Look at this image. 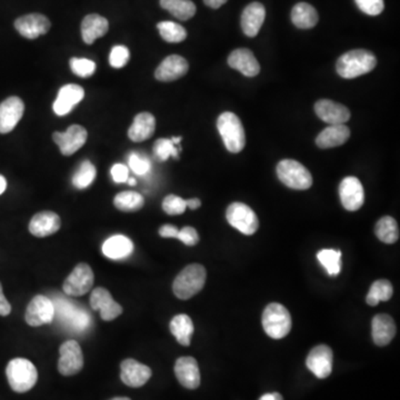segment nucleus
Returning <instances> with one entry per match:
<instances>
[{
	"label": "nucleus",
	"mask_w": 400,
	"mask_h": 400,
	"mask_svg": "<svg viewBox=\"0 0 400 400\" xmlns=\"http://www.w3.org/2000/svg\"><path fill=\"white\" fill-rule=\"evenodd\" d=\"M339 196L343 208L348 211H356L364 205V187L356 177H346L339 186Z\"/></svg>",
	"instance_id": "obj_13"
},
{
	"label": "nucleus",
	"mask_w": 400,
	"mask_h": 400,
	"mask_svg": "<svg viewBox=\"0 0 400 400\" xmlns=\"http://www.w3.org/2000/svg\"><path fill=\"white\" fill-rule=\"evenodd\" d=\"M61 226V220L57 213L52 211H42L33 217L29 223V232L34 236L42 237L50 236L56 234Z\"/></svg>",
	"instance_id": "obj_22"
},
{
	"label": "nucleus",
	"mask_w": 400,
	"mask_h": 400,
	"mask_svg": "<svg viewBox=\"0 0 400 400\" xmlns=\"http://www.w3.org/2000/svg\"><path fill=\"white\" fill-rule=\"evenodd\" d=\"M182 137H172V141L175 143V145H180V141H182Z\"/></svg>",
	"instance_id": "obj_53"
},
{
	"label": "nucleus",
	"mask_w": 400,
	"mask_h": 400,
	"mask_svg": "<svg viewBox=\"0 0 400 400\" xmlns=\"http://www.w3.org/2000/svg\"><path fill=\"white\" fill-rule=\"evenodd\" d=\"M85 97V90L83 87L75 83H69L60 88L57 99L54 102V112L58 116H66L73 110L76 105L83 100Z\"/></svg>",
	"instance_id": "obj_20"
},
{
	"label": "nucleus",
	"mask_w": 400,
	"mask_h": 400,
	"mask_svg": "<svg viewBox=\"0 0 400 400\" xmlns=\"http://www.w3.org/2000/svg\"><path fill=\"white\" fill-rule=\"evenodd\" d=\"M334 353L327 345L316 346L307 356V368L319 380H325L333 370Z\"/></svg>",
	"instance_id": "obj_11"
},
{
	"label": "nucleus",
	"mask_w": 400,
	"mask_h": 400,
	"mask_svg": "<svg viewBox=\"0 0 400 400\" xmlns=\"http://www.w3.org/2000/svg\"><path fill=\"white\" fill-rule=\"evenodd\" d=\"M314 112L322 122L330 125H341L348 122L351 112L347 107L329 99H320L314 104Z\"/></svg>",
	"instance_id": "obj_17"
},
{
	"label": "nucleus",
	"mask_w": 400,
	"mask_h": 400,
	"mask_svg": "<svg viewBox=\"0 0 400 400\" xmlns=\"http://www.w3.org/2000/svg\"><path fill=\"white\" fill-rule=\"evenodd\" d=\"M265 17L266 9L263 4L257 1L249 4L242 15V28L244 34L248 37L257 36L265 21Z\"/></svg>",
	"instance_id": "obj_23"
},
{
	"label": "nucleus",
	"mask_w": 400,
	"mask_h": 400,
	"mask_svg": "<svg viewBox=\"0 0 400 400\" xmlns=\"http://www.w3.org/2000/svg\"><path fill=\"white\" fill-rule=\"evenodd\" d=\"M129 49L125 46H114L110 52V63L112 67L122 68L127 65L129 60Z\"/></svg>",
	"instance_id": "obj_43"
},
{
	"label": "nucleus",
	"mask_w": 400,
	"mask_h": 400,
	"mask_svg": "<svg viewBox=\"0 0 400 400\" xmlns=\"http://www.w3.org/2000/svg\"><path fill=\"white\" fill-rule=\"evenodd\" d=\"M261 322L266 334L273 339H281L290 333V314L286 307L277 302H271L266 307Z\"/></svg>",
	"instance_id": "obj_5"
},
{
	"label": "nucleus",
	"mask_w": 400,
	"mask_h": 400,
	"mask_svg": "<svg viewBox=\"0 0 400 400\" xmlns=\"http://www.w3.org/2000/svg\"><path fill=\"white\" fill-rule=\"evenodd\" d=\"M170 331L182 346H189L194 334V324L187 314H177L170 322Z\"/></svg>",
	"instance_id": "obj_31"
},
{
	"label": "nucleus",
	"mask_w": 400,
	"mask_h": 400,
	"mask_svg": "<svg viewBox=\"0 0 400 400\" xmlns=\"http://www.w3.org/2000/svg\"><path fill=\"white\" fill-rule=\"evenodd\" d=\"M277 176L279 180L291 189H310L312 177L310 170L294 159H283L277 165Z\"/></svg>",
	"instance_id": "obj_6"
},
{
	"label": "nucleus",
	"mask_w": 400,
	"mask_h": 400,
	"mask_svg": "<svg viewBox=\"0 0 400 400\" xmlns=\"http://www.w3.org/2000/svg\"><path fill=\"white\" fill-rule=\"evenodd\" d=\"M94 273L90 266L79 264L73 268L71 275L68 276L63 285L65 294L69 296H83L88 294L94 285Z\"/></svg>",
	"instance_id": "obj_8"
},
{
	"label": "nucleus",
	"mask_w": 400,
	"mask_h": 400,
	"mask_svg": "<svg viewBox=\"0 0 400 400\" xmlns=\"http://www.w3.org/2000/svg\"><path fill=\"white\" fill-rule=\"evenodd\" d=\"M112 180L114 182H127L128 178H129V169L127 166L122 164H116L112 166Z\"/></svg>",
	"instance_id": "obj_46"
},
{
	"label": "nucleus",
	"mask_w": 400,
	"mask_h": 400,
	"mask_svg": "<svg viewBox=\"0 0 400 400\" xmlns=\"http://www.w3.org/2000/svg\"><path fill=\"white\" fill-rule=\"evenodd\" d=\"M6 188H7V182H6L5 177L0 175V195L5 192Z\"/></svg>",
	"instance_id": "obj_52"
},
{
	"label": "nucleus",
	"mask_w": 400,
	"mask_h": 400,
	"mask_svg": "<svg viewBox=\"0 0 400 400\" xmlns=\"http://www.w3.org/2000/svg\"><path fill=\"white\" fill-rule=\"evenodd\" d=\"M189 69L187 60L180 55H170L161 61L155 71L157 81L169 83L177 81L186 75Z\"/></svg>",
	"instance_id": "obj_19"
},
{
	"label": "nucleus",
	"mask_w": 400,
	"mask_h": 400,
	"mask_svg": "<svg viewBox=\"0 0 400 400\" xmlns=\"http://www.w3.org/2000/svg\"><path fill=\"white\" fill-rule=\"evenodd\" d=\"M396 324L389 314H380L375 316L372 322V335L377 346L388 345L395 337Z\"/></svg>",
	"instance_id": "obj_25"
},
{
	"label": "nucleus",
	"mask_w": 400,
	"mask_h": 400,
	"mask_svg": "<svg viewBox=\"0 0 400 400\" xmlns=\"http://www.w3.org/2000/svg\"><path fill=\"white\" fill-rule=\"evenodd\" d=\"M177 380L184 388L196 389L200 384V372L197 360L192 357H180L175 364Z\"/></svg>",
	"instance_id": "obj_21"
},
{
	"label": "nucleus",
	"mask_w": 400,
	"mask_h": 400,
	"mask_svg": "<svg viewBox=\"0 0 400 400\" xmlns=\"http://www.w3.org/2000/svg\"><path fill=\"white\" fill-rule=\"evenodd\" d=\"M351 137V130L347 126L330 125L325 128L316 138V143L322 149L334 148L343 145Z\"/></svg>",
	"instance_id": "obj_28"
},
{
	"label": "nucleus",
	"mask_w": 400,
	"mask_h": 400,
	"mask_svg": "<svg viewBox=\"0 0 400 400\" xmlns=\"http://www.w3.org/2000/svg\"><path fill=\"white\" fill-rule=\"evenodd\" d=\"M25 112L24 102L13 96L0 104V134L11 133L20 122Z\"/></svg>",
	"instance_id": "obj_15"
},
{
	"label": "nucleus",
	"mask_w": 400,
	"mask_h": 400,
	"mask_svg": "<svg viewBox=\"0 0 400 400\" xmlns=\"http://www.w3.org/2000/svg\"><path fill=\"white\" fill-rule=\"evenodd\" d=\"M110 400H131V399H130V398L128 397H116V398H112V399Z\"/></svg>",
	"instance_id": "obj_55"
},
{
	"label": "nucleus",
	"mask_w": 400,
	"mask_h": 400,
	"mask_svg": "<svg viewBox=\"0 0 400 400\" xmlns=\"http://www.w3.org/2000/svg\"><path fill=\"white\" fill-rule=\"evenodd\" d=\"M87 130L81 125H73L65 133H54L52 138L60 151L65 156H71L77 153L86 143Z\"/></svg>",
	"instance_id": "obj_12"
},
{
	"label": "nucleus",
	"mask_w": 400,
	"mask_h": 400,
	"mask_svg": "<svg viewBox=\"0 0 400 400\" xmlns=\"http://www.w3.org/2000/svg\"><path fill=\"white\" fill-rule=\"evenodd\" d=\"M180 242H184L186 246H195L199 242V236H198L197 230L192 227H184L182 230L178 233L177 237Z\"/></svg>",
	"instance_id": "obj_45"
},
{
	"label": "nucleus",
	"mask_w": 400,
	"mask_h": 400,
	"mask_svg": "<svg viewBox=\"0 0 400 400\" xmlns=\"http://www.w3.org/2000/svg\"><path fill=\"white\" fill-rule=\"evenodd\" d=\"M6 375L11 389L18 394L29 392L38 380L36 367L32 361L25 358H15L9 361Z\"/></svg>",
	"instance_id": "obj_3"
},
{
	"label": "nucleus",
	"mask_w": 400,
	"mask_h": 400,
	"mask_svg": "<svg viewBox=\"0 0 400 400\" xmlns=\"http://www.w3.org/2000/svg\"><path fill=\"white\" fill-rule=\"evenodd\" d=\"M228 65L247 77H255L260 73V65L255 56L247 48L234 50L229 55Z\"/></svg>",
	"instance_id": "obj_24"
},
{
	"label": "nucleus",
	"mask_w": 400,
	"mask_h": 400,
	"mask_svg": "<svg viewBox=\"0 0 400 400\" xmlns=\"http://www.w3.org/2000/svg\"><path fill=\"white\" fill-rule=\"evenodd\" d=\"M228 0H204L206 6H208L211 8L218 9L221 6L225 5Z\"/></svg>",
	"instance_id": "obj_49"
},
{
	"label": "nucleus",
	"mask_w": 400,
	"mask_h": 400,
	"mask_svg": "<svg viewBox=\"0 0 400 400\" xmlns=\"http://www.w3.org/2000/svg\"><path fill=\"white\" fill-rule=\"evenodd\" d=\"M71 68L75 75L81 78H89L96 71V64L86 58H71Z\"/></svg>",
	"instance_id": "obj_40"
},
{
	"label": "nucleus",
	"mask_w": 400,
	"mask_h": 400,
	"mask_svg": "<svg viewBox=\"0 0 400 400\" xmlns=\"http://www.w3.org/2000/svg\"><path fill=\"white\" fill-rule=\"evenodd\" d=\"M358 8L369 16H378L384 8V0H355Z\"/></svg>",
	"instance_id": "obj_44"
},
{
	"label": "nucleus",
	"mask_w": 400,
	"mask_h": 400,
	"mask_svg": "<svg viewBox=\"0 0 400 400\" xmlns=\"http://www.w3.org/2000/svg\"><path fill=\"white\" fill-rule=\"evenodd\" d=\"M160 6L180 20L195 16L196 5L190 0H160Z\"/></svg>",
	"instance_id": "obj_33"
},
{
	"label": "nucleus",
	"mask_w": 400,
	"mask_h": 400,
	"mask_svg": "<svg viewBox=\"0 0 400 400\" xmlns=\"http://www.w3.org/2000/svg\"><path fill=\"white\" fill-rule=\"evenodd\" d=\"M96 167L90 161H83L73 177V184L78 189L89 187L96 178Z\"/></svg>",
	"instance_id": "obj_38"
},
{
	"label": "nucleus",
	"mask_w": 400,
	"mask_h": 400,
	"mask_svg": "<svg viewBox=\"0 0 400 400\" xmlns=\"http://www.w3.org/2000/svg\"><path fill=\"white\" fill-rule=\"evenodd\" d=\"M394 294L392 283L386 279L375 281L366 297L369 306H377L380 302H388Z\"/></svg>",
	"instance_id": "obj_35"
},
{
	"label": "nucleus",
	"mask_w": 400,
	"mask_h": 400,
	"mask_svg": "<svg viewBox=\"0 0 400 400\" xmlns=\"http://www.w3.org/2000/svg\"><path fill=\"white\" fill-rule=\"evenodd\" d=\"M291 21L299 29L314 28L318 23L317 11L310 4H297L291 11Z\"/></svg>",
	"instance_id": "obj_30"
},
{
	"label": "nucleus",
	"mask_w": 400,
	"mask_h": 400,
	"mask_svg": "<svg viewBox=\"0 0 400 400\" xmlns=\"http://www.w3.org/2000/svg\"><path fill=\"white\" fill-rule=\"evenodd\" d=\"M156 119L149 112H141L136 116L133 125L128 130V137L135 143L147 141L155 133Z\"/></svg>",
	"instance_id": "obj_27"
},
{
	"label": "nucleus",
	"mask_w": 400,
	"mask_h": 400,
	"mask_svg": "<svg viewBox=\"0 0 400 400\" xmlns=\"http://www.w3.org/2000/svg\"><path fill=\"white\" fill-rule=\"evenodd\" d=\"M182 149L176 148L172 139H158L153 145V153L160 161L168 160L169 157L178 158V153Z\"/></svg>",
	"instance_id": "obj_39"
},
{
	"label": "nucleus",
	"mask_w": 400,
	"mask_h": 400,
	"mask_svg": "<svg viewBox=\"0 0 400 400\" xmlns=\"http://www.w3.org/2000/svg\"><path fill=\"white\" fill-rule=\"evenodd\" d=\"M318 260L328 275H339L341 271V252L336 249H322L317 254Z\"/></svg>",
	"instance_id": "obj_37"
},
{
	"label": "nucleus",
	"mask_w": 400,
	"mask_h": 400,
	"mask_svg": "<svg viewBox=\"0 0 400 400\" xmlns=\"http://www.w3.org/2000/svg\"><path fill=\"white\" fill-rule=\"evenodd\" d=\"M375 234L384 244H395L399 240V228L397 221L390 216L382 217L377 221Z\"/></svg>",
	"instance_id": "obj_32"
},
{
	"label": "nucleus",
	"mask_w": 400,
	"mask_h": 400,
	"mask_svg": "<svg viewBox=\"0 0 400 400\" xmlns=\"http://www.w3.org/2000/svg\"><path fill=\"white\" fill-rule=\"evenodd\" d=\"M11 312V306L4 295L3 286L0 283V316H8Z\"/></svg>",
	"instance_id": "obj_48"
},
{
	"label": "nucleus",
	"mask_w": 400,
	"mask_h": 400,
	"mask_svg": "<svg viewBox=\"0 0 400 400\" xmlns=\"http://www.w3.org/2000/svg\"><path fill=\"white\" fill-rule=\"evenodd\" d=\"M207 273L204 266L192 264L184 267L172 283V291L177 298L187 300L199 293L205 286Z\"/></svg>",
	"instance_id": "obj_2"
},
{
	"label": "nucleus",
	"mask_w": 400,
	"mask_h": 400,
	"mask_svg": "<svg viewBox=\"0 0 400 400\" xmlns=\"http://www.w3.org/2000/svg\"><path fill=\"white\" fill-rule=\"evenodd\" d=\"M259 400H283V398L278 392H271V394H266V395L261 396Z\"/></svg>",
	"instance_id": "obj_51"
},
{
	"label": "nucleus",
	"mask_w": 400,
	"mask_h": 400,
	"mask_svg": "<svg viewBox=\"0 0 400 400\" xmlns=\"http://www.w3.org/2000/svg\"><path fill=\"white\" fill-rule=\"evenodd\" d=\"M55 317V306L48 297L38 295L27 306L26 322L32 327L50 324Z\"/></svg>",
	"instance_id": "obj_10"
},
{
	"label": "nucleus",
	"mask_w": 400,
	"mask_h": 400,
	"mask_svg": "<svg viewBox=\"0 0 400 400\" xmlns=\"http://www.w3.org/2000/svg\"><path fill=\"white\" fill-rule=\"evenodd\" d=\"M157 28H158L161 38L170 44H178L187 38L186 29L174 21H161L157 25Z\"/></svg>",
	"instance_id": "obj_36"
},
{
	"label": "nucleus",
	"mask_w": 400,
	"mask_h": 400,
	"mask_svg": "<svg viewBox=\"0 0 400 400\" xmlns=\"http://www.w3.org/2000/svg\"><path fill=\"white\" fill-rule=\"evenodd\" d=\"M217 129L220 134L227 151L238 153L246 146V135L242 122L234 112H224L217 120Z\"/></svg>",
	"instance_id": "obj_4"
},
{
	"label": "nucleus",
	"mask_w": 400,
	"mask_h": 400,
	"mask_svg": "<svg viewBox=\"0 0 400 400\" xmlns=\"http://www.w3.org/2000/svg\"><path fill=\"white\" fill-rule=\"evenodd\" d=\"M127 182L130 186H135V184H137V182H136V180H134V178H128Z\"/></svg>",
	"instance_id": "obj_54"
},
{
	"label": "nucleus",
	"mask_w": 400,
	"mask_h": 400,
	"mask_svg": "<svg viewBox=\"0 0 400 400\" xmlns=\"http://www.w3.org/2000/svg\"><path fill=\"white\" fill-rule=\"evenodd\" d=\"M91 308L100 312L102 319L112 322L122 314V307L114 302L112 294L107 289L98 287L90 295Z\"/></svg>",
	"instance_id": "obj_14"
},
{
	"label": "nucleus",
	"mask_w": 400,
	"mask_h": 400,
	"mask_svg": "<svg viewBox=\"0 0 400 400\" xmlns=\"http://www.w3.org/2000/svg\"><path fill=\"white\" fill-rule=\"evenodd\" d=\"M50 21L42 13H30L19 17L15 21L17 32L27 40H36L42 35L47 34L50 29Z\"/></svg>",
	"instance_id": "obj_16"
},
{
	"label": "nucleus",
	"mask_w": 400,
	"mask_h": 400,
	"mask_svg": "<svg viewBox=\"0 0 400 400\" xmlns=\"http://www.w3.org/2000/svg\"><path fill=\"white\" fill-rule=\"evenodd\" d=\"M376 65L377 58L372 52L355 49L339 57L336 64V71L343 78L353 79L370 73Z\"/></svg>",
	"instance_id": "obj_1"
},
{
	"label": "nucleus",
	"mask_w": 400,
	"mask_h": 400,
	"mask_svg": "<svg viewBox=\"0 0 400 400\" xmlns=\"http://www.w3.org/2000/svg\"><path fill=\"white\" fill-rule=\"evenodd\" d=\"M226 218L229 224L244 235L255 234L259 227V220L255 211L249 206L242 203H233L226 211Z\"/></svg>",
	"instance_id": "obj_7"
},
{
	"label": "nucleus",
	"mask_w": 400,
	"mask_h": 400,
	"mask_svg": "<svg viewBox=\"0 0 400 400\" xmlns=\"http://www.w3.org/2000/svg\"><path fill=\"white\" fill-rule=\"evenodd\" d=\"M178 233H180V229L172 225H164L159 229V235L163 238H177Z\"/></svg>",
	"instance_id": "obj_47"
},
{
	"label": "nucleus",
	"mask_w": 400,
	"mask_h": 400,
	"mask_svg": "<svg viewBox=\"0 0 400 400\" xmlns=\"http://www.w3.org/2000/svg\"><path fill=\"white\" fill-rule=\"evenodd\" d=\"M114 205L118 211L124 213H135L143 208L145 199L139 192H122L114 197Z\"/></svg>",
	"instance_id": "obj_34"
},
{
	"label": "nucleus",
	"mask_w": 400,
	"mask_h": 400,
	"mask_svg": "<svg viewBox=\"0 0 400 400\" xmlns=\"http://www.w3.org/2000/svg\"><path fill=\"white\" fill-rule=\"evenodd\" d=\"M58 370L63 376L78 374L83 367V355L81 346L76 341H68L60 346Z\"/></svg>",
	"instance_id": "obj_9"
},
{
	"label": "nucleus",
	"mask_w": 400,
	"mask_h": 400,
	"mask_svg": "<svg viewBox=\"0 0 400 400\" xmlns=\"http://www.w3.org/2000/svg\"><path fill=\"white\" fill-rule=\"evenodd\" d=\"M110 29V23L105 17L91 13L81 23V36L87 45L94 44L95 40L104 37Z\"/></svg>",
	"instance_id": "obj_26"
},
{
	"label": "nucleus",
	"mask_w": 400,
	"mask_h": 400,
	"mask_svg": "<svg viewBox=\"0 0 400 400\" xmlns=\"http://www.w3.org/2000/svg\"><path fill=\"white\" fill-rule=\"evenodd\" d=\"M120 378L129 387H141L151 380V369L135 359H126L120 365Z\"/></svg>",
	"instance_id": "obj_18"
},
{
	"label": "nucleus",
	"mask_w": 400,
	"mask_h": 400,
	"mask_svg": "<svg viewBox=\"0 0 400 400\" xmlns=\"http://www.w3.org/2000/svg\"><path fill=\"white\" fill-rule=\"evenodd\" d=\"M133 250V242L122 235L110 237L102 245V252L110 259L118 260L128 257Z\"/></svg>",
	"instance_id": "obj_29"
},
{
	"label": "nucleus",
	"mask_w": 400,
	"mask_h": 400,
	"mask_svg": "<svg viewBox=\"0 0 400 400\" xmlns=\"http://www.w3.org/2000/svg\"><path fill=\"white\" fill-rule=\"evenodd\" d=\"M187 208L186 205V200L182 199V197L177 195H168L165 197L163 201V209L165 213H168L170 216L175 215H182Z\"/></svg>",
	"instance_id": "obj_41"
},
{
	"label": "nucleus",
	"mask_w": 400,
	"mask_h": 400,
	"mask_svg": "<svg viewBox=\"0 0 400 400\" xmlns=\"http://www.w3.org/2000/svg\"><path fill=\"white\" fill-rule=\"evenodd\" d=\"M128 164H129V168L136 175H139V176H143V175L147 174L151 170V161L145 158V157H141L137 153H130L129 158H128Z\"/></svg>",
	"instance_id": "obj_42"
},
{
	"label": "nucleus",
	"mask_w": 400,
	"mask_h": 400,
	"mask_svg": "<svg viewBox=\"0 0 400 400\" xmlns=\"http://www.w3.org/2000/svg\"><path fill=\"white\" fill-rule=\"evenodd\" d=\"M186 205H187L188 208L192 209V211H196V209L199 208L201 206V201H200L198 198H192V199L186 200Z\"/></svg>",
	"instance_id": "obj_50"
}]
</instances>
